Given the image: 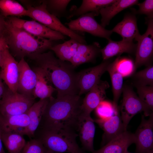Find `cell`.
Returning <instances> with one entry per match:
<instances>
[{
    "label": "cell",
    "instance_id": "obj_8",
    "mask_svg": "<svg viewBox=\"0 0 153 153\" xmlns=\"http://www.w3.org/2000/svg\"><path fill=\"white\" fill-rule=\"evenodd\" d=\"M99 11L90 12L82 15L76 19L66 23L68 28L74 31L86 32L93 35L103 38L108 40L113 33L99 24L95 17L99 14Z\"/></svg>",
    "mask_w": 153,
    "mask_h": 153
},
{
    "label": "cell",
    "instance_id": "obj_20",
    "mask_svg": "<svg viewBox=\"0 0 153 153\" xmlns=\"http://www.w3.org/2000/svg\"><path fill=\"white\" fill-rule=\"evenodd\" d=\"M48 99H40L34 103L29 109L27 113L29 118V124L23 131V135H26L30 138L34 137L41 122Z\"/></svg>",
    "mask_w": 153,
    "mask_h": 153
},
{
    "label": "cell",
    "instance_id": "obj_23",
    "mask_svg": "<svg viewBox=\"0 0 153 153\" xmlns=\"http://www.w3.org/2000/svg\"><path fill=\"white\" fill-rule=\"evenodd\" d=\"M33 70L37 75V81L33 90V96L35 99L49 98L52 97L53 93L56 89L53 86L46 75L40 67L37 66Z\"/></svg>",
    "mask_w": 153,
    "mask_h": 153
},
{
    "label": "cell",
    "instance_id": "obj_28",
    "mask_svg": "<svg viewBox=\"0 0 153 153\" xmlns=\"http://www.w3.org/2000/svg\"><path fill=\"white\" fill-rule=\"evenodd\" d=\"M80 43L70 39L62 43L55 45L50 49L58 59L65 61H71L75 55Z\"/></svg>",
    "mask_w": 153,
    "mask_h": 153
},
{
    "label": "cell",
    "instance_id": "obj_22",
    "mask_svg": "<svg viewBox=\"0 0 153 153\" xmlns=\"http://www.w3.org/2000/svg\"><path fill=\"white\" fill-rule=\"evenodd\" d=\"M136 46L137 44L134 43L133 41L122 40L115 41L110 39L108 40L107 45L101 49L100 52L103 61H106L111 57L124 53H133L135 52Z\"/></svg>",
    "mask_w": 153,
    "mask_h": 153
},
{
    "label": "cell",
    "instance_id": "obj_32",
    "mask_svg": "<svg viewBox=\"0 0 153 153\" xmlns=\"http://www.w3.org/2000/svg\"><path fill=\"white\" fill-rule=\"evenodd\" d=\"M133 76L135 86H153V66L149 65L145 69L137 72Z\"/></svg>",
    "mask_w": 153,
    "mask_h": 153
},
{
    "label": "cell",
    "instance_id": "obj_39",
    "mask_svg": "<svg viewBox=\"0 0 153 153\" xmlns=\"http://www.w3.org/2000/svg\"><path fill=\"white\" fill-rule=\"evenodd\" d=\"M2 80L0 75V100L1 99L5 90Z\"/></svg>",
    "mask_w": 153,
    "mask_h": 153
},
{
    "label": "cell",
    "instance_id": "obj_17",
    "mask_svg": "<svg viewBox=\"0 0 153 153\" xmlns=\"http://www.w3.org/2000/svg\"><path fill=\"white\" fill-rule=\"evenodd\" d=\"M134 134L127 131L113 139L100 149L92 153H124L129 146L135 143Z\"/></svg>",
    "mask_w": 153,
    "mask_h": 153
},
{
    "label": "cell",
    "instance_id": "obj_6",
    "mask_svg": "<svg viewBox=\"0 0 153 153\" xmlns=\"http://www.w3.org/2000/svg\"><path fill=\"white\" fill-rule=\"evenodd\" d=\"M33 97L14 93L8 88H5L0 104V114L3 116L17 115L26 113L35 103Z\"/></svg>",
    "mask_w": 153,
    "mask_h": 153
},
{
    "label": "cell",
    "instance_id": "obj_41",
    "mask_svg": "<svg viewBox=\"0 0 153 153\" xmlns=\"http://www.w3.org/2000/svg\"><path fill=\"white\" fill-rule=\"evenodd\" d=\"M4 20H2L0 19V35L3 33L4 32Z\"/></svg>",
    "mask_w": 153,
    "mask_h": 153
},
{
    "label": "cell",
    "instance_id": "obj_34",
    "mask_svg": "<svg viewBox=\"0 0 153 153\" xmlns=\"http://www.w3.org/2000/svg\"><path fill=\"white\" fill-rule=\"evenodd\" d=\"M116 59L117 70L123 77L128 76L133 73L135 68L134 63L132 60L127 58H121L120 56Z\"/></svg>",
    "mask_w": 153,
    "mask_h": 153
},
{
    "label": "cell",
    "instance_id": "obj_1",
    "mask_svg": "<svg viewBox=\"0 0 153 153\" xmlns=\"http://www.w3.org/2000/svg\"><path fill=\"white\" fill-rule=\"evenodd\" d=\"M82 100L78 95L49 98L37 129H62L76 132L82 114Z\"/></svg>",
    "mask_w": 153,
    "mask_h": 153
},
{
    "label": "cell",
    "instance_id": "obj_43",
    "mask_svg": "<svg viewBox=\"0 0 153 153\" xmlns=\"http://www.w3.org/2000/svg\"><path fill=\"white\" fill-rule=\"evenodd\" d=\"M124 153H131V152H129L128 150H126L124 152Z\"/></svg>",
    "mask_w": 153,
    "mask_h": 153
},
{
    "label": "cell",
    "instance_id": "obj_42",
    "mask_svg": "<svg viewBox=\"0 0 153 153\" xmlns=\"http://www.w3.org/2000/svg\"><path fill=\"white\" fill-rule=\"evenodd\" d=\"M45 153H54L53 152H52L51 151L47 150Z\"/></svg>",
    "mask_w": 153,
    "mask_h": 153
},
{
    "label": "cell",
    "instance_id": "obj_35",
    "mask_svg": "<svg viewBox=\"0 0 153 153\" xmlns=\"http://www.w3.org/2000/svg\"><path fill=\"white\" fill-rule=\"evenodd\" d=\"M117 109H115L113 105L110 102L103 100L95 109V113L98 117V119L106 120L114 115Z\"/></svg>",
    "mask_w": 153,
    "mask_h": 153
},
{
    "label": "cell",
    "instance_id": "obj_33",
    "mask_svg": "<svg viewBox=\"0 0 153 153\" xmlns=\"http://www.w3.org/2000/svg\"><path fill=\"white\" fill-rule=\"evenodd\" d=\"M139 97L152 111L153 110V86H135Z\"/></svg>",
    "mask_w": 153,
    "mask_h": 153
},
{
    "label": "cell",
    "instance_id": "obj_15",
    "mask_svg": "<svg viewBox=\"0 0 153 153\" xmlns=\"http://www.w3.org/2000/svg\"><path fill=\"white\" fill-rule=\"evenodd\" d=\"M109 86L107 81L100 80L87 92L81 105L82 115L90 116L92 112L104 100L106 97V90Z\"/></svg>",
    "mask_w": 153,
    "mask_h": 153
},
{
    "label": "cell",
    "instance_id": "obj_36",
    "mask_svg": "<svg viewBox=\"0 0 153 153\" xmlns=\"http://www.w3.org/2000/svg\"><path fill=\"white\" fill-rule=\"evenodd\" d=\"M47 150L42 142L37 138L31 139L26 143L22 153H45Z\"/></svg>",
    "mask_w": 153,
    "mask_h": 153
},
{
    "label": "cell",
    "instance_id": "obj_44",
    "mask_svg": "<svg viewBox=\"0 0 153 153\" xmlns=\"http://www.w3.org/2000/svg\"><path fill=\"white\" fill-rule=\"evenodd\" d=\"M1 100H0V104L1 103Z\"/></svg>",
    "mask_w": 153,
    "mask_h": 153
},
{
    "label": "cell",
    "instance_id": "obj_18",
    "mask_svg": "<svg viewBox=\"0 0 153 153\" xmlns=\"http://www.w3.org/2000/svg\"><path fill=\"white\" fill-rule=\"evenodd\" d=\"M112 32L119 34L123 41H136L140 35L135 14L128 13L125 15L123 20L111 30Z\"/></svg>",
    "mask_w": 153,
    "mask_h": 153
},
{
    "label": "cell",
    "instance_id": "obj_40",
    "mask_svg": "<svg viewBox=\"0 0 153 153\" xmlns=\"http://www.w3.org/2000/svg\"><path fill=\"white\" fill-rule=\"evenodd\" d=\"M1 137V131L0 128V153H6L3 148Z\"/></svg>",
    "mask_w": 153,
    "mask_h": 153
},
{
    "label": "cell",
    "instance_id": "obj_31",
    "mask_svg": "<svg viewBox=\"0 0 153 153\" xmlns=\"http://www.w3.org/2000/svg\"><path fill=\"white\" fill-rule=\"evenodd\" d=\"M46 8L51 14L57 18L65 17L67 19L69 12L67 7L70 0H49L44 1Z\"/></svg>",
    "mask_w": 153,
    "mask_h": 153
},
{
    "label": "cell",
    "instance_id": "obj_25",
    "mask_svg": "<svg viewBox=\"0 0 153 153\" xmlns=\"http://www.w3.org/2000/svg\"><path fill=\"white\" fill-rule=\"evenodd\" d=\"M137 0H116L111 5L99 10L101 18L100 25L103 27L108 25L111 20L120 12L128 7L137 5Z\"/></svg>",
    "mask_w": 153,
    "mask_h": 153
},
{
    "label": "cell",
    "instance_id": "obj_38",
    "mask_svg": "<svg viewBox=\"0 0 153 153\" xmlns=\"http://www.w3.org/2000/svg\"><path fill=\"white\" fill-rule=\"evenodd\" d=\"M8 46L6 38L3 33L0 35V62L3 52Z\"/></svg>",
    "mask_w": 153,
    "mask_h": 153
},
{
    "label": "cell",
    "instance_id": "obj_16",
    "mask_svg": "<svg viewBox=\"0 0 153 153\" xmlns=\"http://www.w3.org/2000/svg\"><path fill=\"white\" fill-rule=\"evenodd\" d=\"M119 108L116 110L114 114L109 118L106 120L97 119L94 120L104 131L102 137L103 146L111 140L126 131L120 115Z\"/></svg>",
    "mask_w": 153,
    "mask_h": 153
},
{
    "label": "cell",
    "instance_id": "obj_7",
    "mask_svg": "<svg viewBox=\"0 0 153 153\" xmlns=\"http://www.w3.org/2000/svg\"><path fill=\"white\" fill-rule=\"evenodd\" d=\"M123 99L120 108L121 118L125 129L132 118L136 114L143 112L145 116H149L153 112L141 100L131 88L123 87Z\"/></svg>",
    "mask_w": 153,
    "mask_h": 153
},
{
    "label": "cell",
    "instance_id": "obj_11",
    "mask_svg": "<svg viewBox=\"0 0 153 153\" xmlns=\"http://www.w3.org/2000/svg\"><path fill=\"white\" fill-rule=\"evenodd\" d=\"M18 63L10 53L8 46L4 50L0 62V75L8 88L17 92L19 70Z\"/></svg>",
    "mask_w": 153,
    "mask_h": 153
},
{
    "label": "cell",
    "instance_id": "obj_5",
    "mask_svg": "<svg viewBox=\"0 0 153 153\" xmlns=\"http://www.w3.org/2000/svg\"><path fill=\"white\" fill-rule=\"evenodd\" d=\"M27 9V16L51 29L76 40L80 44H86L84 37L66 27L58 18L48 11L44 1L40 5L29 7Z\"/></svg>",
    "mask_w": 153,
    "mask_h": 153
},
{
    "label": "cell",
    "instance_id": "obj_26",
    "mask_svg": "<svg viewBox=\"0 0 153 153\" xmlns=\"http://www.w3.org/2000/svg\"><path fill=\"white\" fill-rule=\"evenodd\" d=\"M115 0H83L79 7H72L69 11L68 19L75 16H80L86 13L98 11L114 2Z\"/></svg>",
    "mask_w": 153,
    "mask_h": 153
},
{
    "label": "cell",
    "instance_id": "obj_29",
    "mask_svg": "<svg viewBox=\"0 0 153 153\" xmlns=\"http://www.w3.org/2000/svg\"><path fill=\"white\" fill-rule=\"evenodd\" d=\"M3 143L9 153H19L22 151L26 142L23 135L13 132H1Z\"/></svg>",
    "mask_w": 153,
    "mask_h": 153
},
{
    "label": "cell",
    "instance_id": "obj_19",
    "mask_svg": "<svg viewBox=\"0 0 153 153\" xmlns=\"http://www.w3.org/2000/svg\"><path fill=\"white\" fill-rule=\"evenodd\" d=\"M94 123V120L90 116L82 115L78 129L83 147L86 150L92 152L94 150V141L95 127Z\"/></svg>",
    "mask_w": 153,
    "mask_h": 153
},
{
    "label": "cell",
    "instance_id": "obj_13",
    "mask_svg": "<svg viewBox=\"0 0 153 153\" xmlns=\"http://www.w3.org/2000/svg\"><path fill=\"white\" fill-rule=\"evenodd\" d=\"M110 63L104 61L100 64L78 73V82L79 89V95L88 92L100 80L102 75L107 71Z\"/></svg>",
    "mask_w": 153,
    "mask_h": 153
},
{
    "label": "cell",
    "instance_id": "obj_37",
    "mask_svg": "<svg viewBox=\"0 0 153 153\" xmlns=\"http://www.w3.org/2000/svg\"><path fill=\"white\" fill-rule=\"evenodd\" d=\"M137 5L139 9L137 13L146 15L148 18H153V0H145L142 3H139Z\"/></svg>",
    "mask_w": 153,
    "mask_h": 153
},
{
    "label": "cell",
    "instance_id": "obj_24",
    "mask_svg": "<svg viewBox=\"0 0 153 153\" xmlns=\"http://www.w3.org/2000/svg\"><path fill=\"white\" fill-rule=\"evenodd\" d=\"M100 50L99 44L97 42L88 45L80 44L70 62L75 67L83 63L92 62L100 52Z\"/></svg>",
    "mask_w": 153,
    "mask_h": 153
},
{
    "label": "cell",
    "instance_id": "obj_21",
    "mask_svg": "<svg viewBox=\"0 0 153 153\" xmlns=\"http://www.w3.org/2000/svg\"><path fill=\"white\" fill-rule=\"evenodd\" d=\"M29 122L27 113L10 116L0 114V128L1 132L16 133L22 135L23 131L28 126Z\"/></svg>",
    "mask_w": 153,
    "mask_h": 153
},
{
    "label": "cell",
    "instance_id": "obj_27",
    "mask_svg": "<svg viewBox=\"0 0 153 153\" xmlns=\"http://www.w3.org/2000/svg\"><path fill=\"white\" fill-rule=\"evenodd\" d=\"M117 61L116 58L112 62L109 64L107 69L111 78L113 96L112 105L115 110L118 108V103L123 88V77L117 70Z\"/></svg>",
    "mask_w": 153,
    "mask_h": 153
},
{
    "label": "cell",
    "instance_id": "obj_30",
    "mask_svg": "<svg viewBox=\"0 0 153 153\" xmlns=\"http://www.w3.org/2000/svg\"><path fill=\"white\" fill-rule=\"evenodd\" d=\"M0 10L6 17L27 16V9L18 2L12 0H0Z\"/></svg>",
    "mask_w": 153,
    "mask_h": 153
},
{
    "label": "cell",
    "instance_id": "obj_14",
    "mask_svg": "<svg viewBox=\"0 0 153 153\" xmlns=\"http://www.w3.org/2000/svg\"><path fill=\"white\" fill-rule=\"evenodd\" d=\"M18 66L19 75L17 92L33 98V94L37 81L36 74L30 68L24 58L20 59Z\"/></svg>",
    "mask_w": 153,
    "mask_h": 153
},
{
    "label": "cell",
    "instance_id": "obj_3",
    "mask_svg": "<svg viewBox=\"0 0 153 153\" xmlns=\"http://www.w3.org/2000/svg\"><path fill=\"white\" fill-rule=\"evenodd\" d=\"M4 34L13 54L20 59L26 57L35 60L39 55L54 46V41L34 36L4 20Z\"/></svg>",
    "mask_w": 153,
    "mask_h": 153
},
{
    "label": "cell",
    "instance_id": "obj_12",
    "mask_svg": "<svg viewBox=\"0 0 153 153\" xmlns=\"http://www.w3.org/2000/svg\"><path fill=\"white\" fill-rule=\"evenodd\" d=\"M146 119L142 115L141 123L134 133L136 153H153V113Z\"/></svg>",
    "mask_w": 153,
    "mask_h": 153
},
{
    "label": "cell",
    "instance_id": "obj_45",
    "mask_svg": "<svg viewBox=\"0 0 153 153\" xmlns=\"http://www.w3.org/2000/svg\"><path fill=\"white\" fill-rule=\"evenodd\" d=\"M19 153H22V152H20Z\"/></svg>",
    "mask_w": 153,
    "mask_h": 153
},
{
    "label": "cell",
    "instance_id": "obj_2",
    "mask_svg": "<svg viewBox=\"0 0 153 153\" xmlns=\"http://www.w3.org/2000/svg\"><path fill=\"white\" fill-rule=\"evenodd\" d=\"M35 60L56 89L57 97L79 95L78 73L71 63L56 58L50 51L39 55Z\"/></svg>",
    "mask_w": 153,
    "mask_h": 153
},
{
    "label": "cell",
    "instance_id": "obj_4",
    "mask_svg": "<svg viewBox=\"0 0 153 153\" xmlns=\"http://www.w3.org/2000/svg\"><path fill=\"white\" fill-rule=\"evenodd\" d=\"M39 140L48 150L54 153H84L76 142V132L65 130L37 129Z\"/></svg>",
    "mask_w": 153,
    "mask_h": 153
},
{
    "label": "cell",
    "instance_id": "obj_9",
    "mask_svg": "<svg viewBox=\"0 0 153 153\" xmlns=\"http://www.w3.org/2000/svg\"><path fill=\"white\" fill-rule=\"evenodd\" d=\"M8 20L13 26L36 37L53 41L64 40L66 36L50 29L35 20H27L10 16Z\"/></svg>",
    "mask_w": 153,
    "mask_h": 153
},
{
    "label": "cell",
    "instance_id": "obj_10",
    "mask_svg": "<svg viewBox=\"0 0 153 153\" xmlns=\"http://www.w3.org/2000/svg\"><path fill=\"white\" fill-rule=\"evenodd\" d=\"M147 27L145 32L139 36L135 51L134 62L135 70L143 65L149 63L153 52V20L148 18Z\"/></svg>",
    "mask_w": 153,
    "mask_h": 153
}]
</instances>
